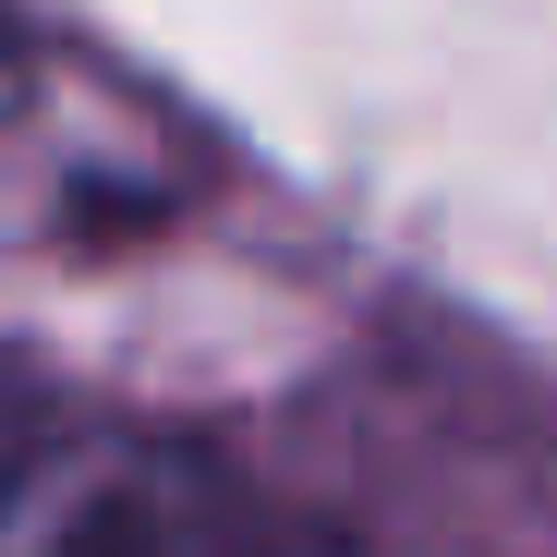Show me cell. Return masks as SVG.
Here are the masks:
<instances>
[{"mask_svg":"<svg viewBox=\"0 0 557 557\" xmlns=\"http://www.w3.org/2000/svg\"><path fill=\"white\" fill-rule=\"evenodd\" d=\"M49 557H363L327 509L278 497L255 473H231V460H134V473H110L98 497H85Z\"/></svg>","mask_w":557,"mask_h":557,"instance_id":"cell-1","label":"cell"},{"mask_svg":"<svg viewBox=\"0 0 557 557\" xmlns=\"http://www.w3.org/2000/svg\"><path fill=\"white\" fill-rule=\"evenodd\" d=\"M25 98H37V49H25V25H13V13H0V122H13Z\"/></svg>","mask_w":557,"mask_h":557,"instance_id":"cell-3","label":"cell"},{"mask_svg":"<svg viewBox=\"0 0 557 557\" xmlns=\"http://www.w3.org/2000/svg\"><path fill=\"white\" fill-rule=\"evenodd\" d=\"M37 460H49V400H37V376H25V363H0V521L25 509Z\"/></svg>","mask_w":557,"mask_h":557,"instance_id":"cell-2","label":"cell"}]
</instances>
